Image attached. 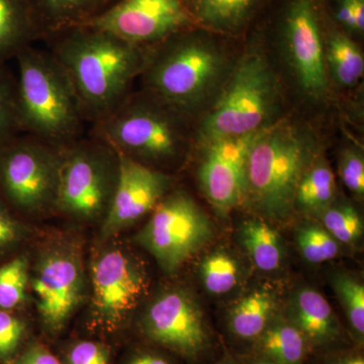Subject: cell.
I'll list each match as a JSON object with an SVG mask.
<instances>
[{"label":"cell","instance_id":"cell-6","mask_svg":"<svg viewBox=\"0 0 364 364\" xmlns=\"http://www.w3.org/2000/svg\"><path fill=\"white\" fill-rule=\"evenodd\" d=\"M272 64L259 48H249L232 67L198 130L200 145L257 133L270 126L279 102Z\"/></svg>","mask_w":364,"mask_h":364},{"label":"cell","instance_id":"cell-31","mask_svg":"<svg viewBox=\"0 0 364 364\" xmlns=\"http://www.w3.org/2000/svg\"><path fill=\"white\" fill-rule=\"evenodd\" d=\"M301 255L308 262H326L338 255L340 247L336 239L324 227L315 224L304 225L296 233Z\"/></svg>","mask_w":364,"mask_h":364},{"label":"cell","instance_id":"cell-4","mask_svg":"<svg viewBox=\"0 0 364 364\" xmlns=\"http://www.w3.org/2000/svg\"><path fill=\"white\" fill-rule=\"evenodd\" d=\"M317 150L312 132L299 124L282 122L263 129L249 151L246 200L265 217L286 219Z\"/></svg>","mask_w":364,"mask_h":364},{"label":"cell","instance_id":"cell-32","mask_svg":"<svg viewBox=\"0 0 364 364\" xmlns=\"http://www.w3.org/2000/svg\"><path fill=\"white\" fill-rule=\"evenodd\" d=\"M18 133L16 76L0 62V149Z\"/></svg>","mask_w":364,"mask_h":364},{"label":"cell","instance_id":"cell-14","mask_svg":"<svg viewBox=\"0 0 364 364\" xmlns=\"http://www.w3.org/2000/svg\"><path fill=\"white\" fill-rule=\"evenodd\" d=\"M90 25L144 49L196 26L184 0H119Z\"/></svg>","mask_w":364,"mask_h":364},{"label":"cell","instance_id":"cell-22","mask_svg":"<svg viewBox=\"0 0 364 364\" xmlns=\"http://www.w3.org/2000/svg\"><path fill=\"white\" fill-rule=\"evenodd\" d=\"M45 37L69 26L83 25L111 9L119 0H31ZM44 37V39H45Z\"/></svg>","mask_w":364,"mask_h":364},{"label":"cell","instance_id":"cell-7","mask_svg":"<svg viewBox=\"0 0 364 364\" xmlns=\"http://www.w3.org/2000/svg\"><path fill=\"white\" fill-rule=\"evenodd\" d=\"M90 306L85 326L88 337L111 342L130 326L132 316L149 287L145 267L114 238L100 240L90 263Z\"/></svg>","mask_w":364,"mask_h":364},{"label":"cell","instance_id":"cell-20","mask_svg":"<svg viewBox=\"0 0 364 364\" xmlns=\"http://www.w3.org/2000/svg\"><path fill=\"white\" fill-rule=\"evenodd\" d=\"M196 26L212 32L235 33L246 28L263 0H184Z\"/></svg>","mask_w":364,"mask_h":364},{"label":"cell","instance_id":"cell-5","mask_svg":"<svg viewBox=\"0 0 364 364\" xmlns=\"http://www.w3.org/2000/svg\"><path fill=\"white\" fill-rule=\"evenodd\" d=\"M186 119L141 90L129 93L114 111L93 124V136L119 154L156 168L183 154L188 141Z\"/></svg>","mask_w":364,"mask_h":364},{"label":"cell","instance_id":"cell-19","mask_svg":"<svg viewBox=\"0 0 364 364\" xmlns=\"http://www.w3.org/2000/svg\"><path fill=\"white\" fill-rule=\"evenodd\" d=\"M312 352L303 333L289 318L274 315L251 345L248 355L260 356L277 364H305Z\"/></svg>","mask_w":364,"mask_h":364},{"label":"cell","instance_id":"cell-9","mask_svg":"<svg viewBox=\"0 0 364 364\" xmlns=\"http://www.w3.org/2000/svg\"><path fill=\"white\" fill-rule=\"evenodd\" d=\"M119 176V154L100 139L79 138L60 148L55 210L76 222L102 221L111 207Z\"/></svg>","mask_w":364,"mask_h":364},{"label":"cell","instance_id":"cell-28","mask_svg":"<svg viewBox=\"0 0 364 364\" xmlns=\"http://www.w3.org/2000/svg\"><path fill=\"white\" fill-rule=\"evenodd\" d=\"M57 355L63 364H116L114 346L105 340L85 337L64 342Z\"/></svg>","mask_w":364,"mask_h":364},{"label":"cell","instance_id":"cell-24","mask_svg":"<svg viewBox=\"0 0 364 364\" xmlns=\"http://www.w3.org/2000/svg\"><path fill=\"white\" fill-rule=\"evenodd\" d=\"M336 181L331 167L318 156L306 169L296 189L294 208L321 214L334 202Z\"/></svg>","mask_w":364,"mask_h":364},{"label":"cell","instance_id":"cell-17","mask_svg":"<svg viewBox=\"0 0 364 364\" xmlns=\"http://www.w3.org/2000/svg\"><path fill=\"white\" fill-rule=\"evenodd\" d=\"M303 333L313 352L344 348L343 330L327 299L311 287H303L291 299L287 317Z\"/></svg>","mask_w":364,"mask_h":364},{"label":"cell","instance_id":"cell-18","mask_svg":"<svg viewBox=\"0 0 364 364\" xmlns=\"http://www.w3.org/2000/svg\"><path fill=\"white\" fill-rule=\"evenodd\" d=\"M44 37V31L31 0H0L1 63L14 58L21 50Z\"/></svg>","mask_w":364,"mask_h":364},{"label":"cell","instance_id":"cell-2","mask_svg":"<svg viewBox=\"0 0 364 364\" xmlns=\"http://www.w3.org/2000/svg\"><path fill=\"white\" fill-rule=\"evenodd\" d=\"M229 64L222 45L193 26L148 49L142 90L188 117L217 95Z\"/></svg>","mask_w":364,"mask_h":364},{"label":"cell","instance_id":"cell-37","mask_svg":"<svg viewBox=\"0 0 364 364\" xmlns=\"http://www.w3.org/2000/svg\"><path fill=\"white\" fill-rule=\"evenodd\" d=\"M174 358L168 351L140 341L129 346L116 364H177Z\"/></svg>","mask_w":364,"mask_h":364},{"label":"cell","instance_id":"cell-39","mask_svg":"<svg viewBox=\"0 0 364 364\" xmlns=\"http://www.w3.org/2000/svg\"><path fill=\"white\" fill-rule=\"evenodd\" d=\"M363 349H332V350L316 351L318 354L317 364H364Z\"/></svg>","mask_w":364,"mask_h":364},{"label":"cell","instance_id":"cell-15","mask_svg":"<svg viewBox=\"0 0 364 364\" xmlns=\"http://www.w3.org/2000/svg\"><path fill=\"white\" fill-rule=\"evenodd\" d=\"M170 186L171 178L162 170L119 154L116 191L100 224V240L114 238L150 214L169 193Z\"/></svg>","mask_w":364,"mask_h":364},{"label":"cell","instance_id":"cell-1","mask_svg":"<svg viewBox=\"0 0 364 364\" xmlns=\"http://www.w3.org/2000/svg\"><path fill=\"white\" fill-rule=\"evenodd\" d=\"M54 58L66 72L92 124L121 104L142 73L148 49L90 25L69 26L49 33Z\"/></svg>","mask_w":364,"mask_h":364},{"label":"cell","instance_id":"cell-40","mask_svg":"<svg viewBox=\"0 0 364 364\" xmlns=\"http://www.w3.org/2000/svg\"><path fill=\"white\" fill-rule=\"evenodd\" d=\"M241 364H277L269 359L260 358V356L247 355V358H240Z\"/></svg>","mask_w":364,"mask_h":364},{"label":"cell","instance_id":"cell-27","mask_svg":"<svg viewBox=\"0 0 364 364\" xmlns=\"http://www.w3.org/2000/svg\"><path fill=\"white\" fill-rule=\"evenodd\" d=\"M30 272V259L23 254L0 265V310L14 312L26 303Z\"/></svg>","mask_w":364,"mask_h":364},{"label":"cell","instance_id":"cell-3","mask_svg":"<svg viewBox=\"0 0 364 364\" xmlns=\"http://www.w3.org/2000/svg\"><path fill=\"white\" fill-rule=\"evenodd\" d=\"M14 59L20 132L58 148L81 138L87 121L71 81L51 53L32 45Z\"/></svg>","mask_w":364,"mask_h":364},{"label":"cell","instance_id":"cell-30","mask_svg":"<svg viewBox=\"0 0 364 364\" xmlns=\"http://www.w3.org/2000/svg\"><path fill=\"white\" fill-rule=\"evenodd\" d=\"M321 215L323 227L338 243L353 244L363 236V219L350 203H332Z\"/></svg>","mask_w":364,"mask_h":364},{"label":"cell","instance_id":"cell-33","mask_svg":"<svg viewBox=\"0 0 364 364\" xmlns=\"http://www.w3.org/2000/svg\"><path fill=\"white\" fill-rule=\"evenodd\" d=\"M30 339L25 318L14 311L0 310V364H11Z\"/></svg>","mask_w":364,"mask_h":364},{"label":"cell","instance_id":"cell-23","mask_svg":"<svg viewBox=\"0 0 364 364\" xmlns=\"http://www.w3.org/2000/svg\"><path fill=\"white\" fill-rule=\"evenodd\" d=\"M274 317V299L265 291H256L234 306L227 317L229 334L241 343L253 344Z\"/></svg>","mask_w":364,"mask_h":364},{"label":"cell","instance_id":"cell-8","mask_svg":"<svg viewBox=\"0 0 364 364\" xmlns=\"http://www.w3.org/2000/svg\"><path fill=\"white\" fill-rule=\"evenodd\" d=\"M87 275L82 243L75 235H54L41 245L31 264L30 289L48 339L63 334L87 299Z\"/></svg>","mask_w":364,"mask_h":364},{"label":"cell","instance_id":"cell-36","mask_svg":"<svg viewBox=\"0 0 364 364\" xmlns=\"http://www.w3.org/2000/svg\"><path fill=\"white\" fill-rule=\"evenodd\" d=\"M333 21L350 37H360L364 33V0H334Z\"/></svg>","mask_w":364,"mask_h":364},{"label":"cell","instance_id":"cell-26","mask_svg":"<svg viewBox=\"0 0 364 364\" xmlns=\"http://www.w3.org/2000/svg\"><path fill=\"white\" fill-rule=\"evenodd\" d=\"M332 287L338 298L347 322L349 336L354 347L363 349L364 343V286L359 280L345 273L333 277Z\"/></svg>","mask_w":364,"mask_h":364},{"label":"cell","instance_id":"cell-29","mask_svg":"<svg viewBox=\"0 0 364 364\" xmlns=\"http://www.w3.org/2000/svg\"><path fill=\"white\" fill-rule=\"evenodd\" d=\"M200 277L208 293H229L238 282V264L225 252H215L205 257L200 265Z\"/></svg>","mask_w":364,"mask_h":364},{"label":"cell","instance_id":"cell-13","mask_svg":"<svg viewBox=\"0 0 364 364\" xmlns=\"http://www.w3.org/2000/svg\"><path fill=\"white\" fill-rule=\"evenodd\" d=\"M325 11L322 0H286L279 18L282 54L299 90L311 100L327 95Z\"/></svg>","mask_w":364,"mask_h":364},{"label":"cell","instance_id":"cell-35","mask_svg":"<svg viewBox=\"0 0 364 364\" xmlns=\"http://www.w3.org/2000/svg\"><path fill=\"white\" fill-rule=\"evenodd\" d=\"M339 176L344 186L358 196H364V159L358 148L347 147L341 151L338 159Z\"/></svg>","mask_w":364,"mask_h":364},{"label":"cell","instance_id":"cell-11","mask_svg":"<svg viewBox=\"0 0 364 364\" xmlns=\"http://www.w3.org/2000/svg\"><path fill=\"white\" fill-rule=\"evenodd\" d=\"M60 148L32 136H16L0 149V196L26 215L55 210Z\"/></svg>","mask_w":364,"mask_h":364},{"label":"cell","instance_id":"cell-16","mask_svg":"<svg viewBox=\"0 0 364 364\" xmlns=\"http://www.w3.org/2000/svg\"><path fill=\"white\" fill-rule=\"evenodd\" d=\"M261 132V131H260ZM257 133L203 144L198 179L213 208L227 215L246 200V165Z\"/></svg>","mask_w":364,"mask_h":364},{"label":"cell","instance_id":"cell-34","mask_svg":"<svg viewBox=\"0 0 364 364\" xmlns=\"http://www.w3.org/2000/svg\"><path fill=\"white\" fill-rule=\"evenodd\" d=\"M30 236V229L20 221L0 196V257L18 247Z\"/></svg>","mask_w":364,"mask_h":364},{"label":"cell","instance_id":"cell-21","mask_svg":"<svg viewBox=\"0 0 364 364\" xmlns=\"http://www.w3.org/2000/svg\"><path fill=\"white\" fill-rule=\"evenodd\" d=\"M325 59L328 76L340 87H353L363 78L364 58L360 48L326 14Z\"/></svg>","mask_w":364,"mask_h":364},{"label":"cell","instance_id":"cell-12","mask_svg":"<svg viewBox=\"0 0 364 364\" xmlns=\"http://www.w3.org/2000/svg\"><path fill=\"white\" fill-rule=\"evenodd\" d=\"M213 235L212 223L203 208L188 193L176 191L162 198L134 240L165 272L174 273L200 252Z\"/></svg>","mask_w":364,"mask_h":364},{"label":"cell","instance_id":"cell-25","mask_svg":"<svg viewBox=\"0 0 364 364\" xmlns=\"http://www.w3.org/2000/svg\"><path fill=\"white\" fill-rule=\"evenodd\" d=\"M241 238L258 269L267 272L279 269L284 260V246L279 233L269 225L257 220L246 222Z\"/></svg>","mask_w":364,"mask_h":364},{"label":"cell","instance_id":"cell-41","mask_svg":"<svg viewBox=\"0 0 364 364\" xmlns=\"http://www.w3.org/2000/svg\"><path fill=\"white\" fill-rule=\"evenodd\" d=\"M213 364H241V361L239 358H236L230 352H225L222 358L215 360Z\"/></svg>","mask_w":364,"mask_h":364},{"label":"cell","instance_id":"cell-10","mask_svg":"<svg viewBox=\"0 0 364 364\" xmlns=\"http://www.w3.org/2000/svg\"><path fill=\"white\" fill-rule=\"evenodd\" d=\"M141 341L168 351L188 364H200L215 349L214 335L189 291L171 287L158 294L136 320Z\"/></svg>","mask_w":364,"mask_h":364},{"label":"cell","instance_id":"cell-38","mask_svg":"<svg viewBox=\"0 0 364 364\" xmlns=\"http://www.w3.org/2000/svg\"><path fill=\"white\" fill-rule=\"evenodd\" d=\"M11 364H63L45 342L31 338Z\"/></svg>","mask_w":364,"mask_h":364}]
</instances>
